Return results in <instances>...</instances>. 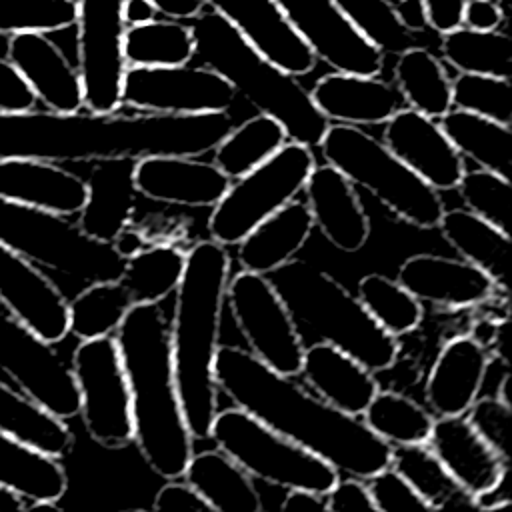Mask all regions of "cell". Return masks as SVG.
<instances>
[{"instance_id": "obj_20", "label": "cell", "mask_w": 512, "mask_h": 512, "mask_svg": "<svg viewBox=\"0 0 512 512\" xmlns=\"http://www.w3.org/2000/svg\"><path fill=\"white\" fill-rule=\"evenodd\" d=\"M230 178L196 156H148L134 162L136 192L164 204L212 208L228 190Z\"/></svg>"}, {"instance_id": "obj_3", "label": "cell", "mask_w": 512, "mask_h": 512, "mask_svg": "<svg viewBox=\"0 0 512 512\" xmlns=\"http://www.w3.org/2000/svg\"><path fill=\"white\" fill-rule=\"evenodd\" d=\"M228 278L230 254L226 246L200 240L186 252L170 320V348L184 420L194 440L210 436L218 412L214 360L220 346Z\"/></svg>"}, {"instance_id": "obj_49", "label": "cell", "mask_w": 512, "mask_h": 512, "mask_svg": "<svg viewBox=\"0 0 512 512\" xmlns=\"http://www.w3.org/2000/svg\"><path fill=\"white\" fill-rule=\"evenodd\" d=\"M464 414L468 422L476 428V432L492 448H496L504 458L510 460L508 444H510L512 406L498 400L496 396H478Z\"/></svg>"}, {"instance_id": "obj_48", "label": "cell", "mask_w": 512, "mask_h": 512, "mask_svg": "<svg viewBox=\"0 0 512 512\" xmlns=\"http://www.w3.org/2000/svg\"><path fill=\"white\" fill-rule=\"evenodd\" d=\"M76 22V0H0V34L58 32Z\"/></svg>"}, {"instance_id": "obj_16", "label": "cell", "mask_w": 512, "mask_h": 512, "mask_svg": "<svg viewBox=\"0 0 512 512\" xmlns=\"http://www.w3.org/2000/svg\"><path fill=\"white\" fill-rule=\"evenodd\" d=\"M0 306L50 344L70 334L68 298L58 284L4 244H0Z\"/></svg>"}, {"instance_id": "obj_42", "label": "cell", "mask_w": 512, "mask_h": 512, "mask_svg": "<svg viewBox=\"0 0 512 512\" xmlns=\"http://www.w3.org/2000/svg\"><path fill=\"white\" fill-rule=\"evenodd\" d=\"M132 306L134 302L120 278L90 282L68 300V332L78 340L110 336Z\"/></svg>"}, {"instance_id": "obj_26", "label": "cell", "mask_w": 512, "mask_h": 512, "mask_svg": "<svg viewBox=\"0 0 512 512\" xmlns=\"http://www.w3.org/2000/svg\"><path fill=\"white\" fill-rule=\"evenodd\" d=\"M132 158H102L92 160L86 178V200L78 212V226L88 236L110 242L130 224L136 186Z\"/></svg>"}, {"instance_id": "obj_53", "label": "cell", "mask_w": 512, "mask_h": 512, "mask_svg": "<svg viewBox=\"0 0 512 512\" xmlns=\"http://www.w3.org/2000/svg\"><path fill=\"white\" fill-rule=\"evenodd\" d=\"M152 508L156 512H212L206 500L186 480L178 482V478L156 492Z\"/></svg>"}, {"instance_id": "obj_30", "label": "cell", "mask_w": 512, "mask_h": 512, "mask_svg": "<svg viewBox=\"0 0 512 512\" xmlns=\"http://www.w3.org/2000/svg\"><path fill=\"white\" fill-rule=\"evenodd\" d=\"M314 228L308 206L302 200H290L274 214L256 224L236 246V258L242 270L268 274L296 258Z\"/></svg>"}, {"instance_id": "obj_23", "label": "cell", "mask_w": 512, "mask_h": 512, "mask_svg": "<svg viewBox=\"0 0 512 512\" xmlns=\"http://www.w3.org/2000/svg\"><path fill=\"white\" fill-rule=\"evenodd\" d=\"M314 226L342 252H358L370 236V218L356 186L328 162L314 166L304 190Z\"/></svg>"}, {"instance_id": "obj_39", "label": "cell", "mask_w": 512, "mask_h": 512, "mask_svg": "<svg viewBox=\"0 0 512 512\" xmlns=\"http://www.w3.org/2000/svg\"><path fill=\"white\" fill-rule=\"evenodd\" d=\"M440 36L442 56L458 72L510 78L512 42L506 32L474 30L460 24Z\"/></svg>"}, {"instance_id": "obj_60", "label": "cell", "mask_w": 512, "mask_h": 512, "mask_svg": "<svg viewBox=\"0 0 512 512\" xmlns=\"http://www.w3.org/2000/svg\"><path fill=\"white\" fill-rule=\"evenodd\" d=\"M112 246H114V250L126 260V258H130V256H134L136 252H140L142 248H146V246H148V240H146V236H144L142 230H136V228H132V226L128 224V226H124V228L116 234V238L112 240Z\"/></svg>"}, {"instance_id": "obj_33", "label": "cell", "mask_w": 512, "mask_h": 512, "mask_svg": "<svg viewBox=\"0 0 512 512\" xmlns=\"http://www.w3.org/2000/svg\"><path fill=\"white\" fill-rule=\"evenodd\" d=\"M0 484L32 504L58 502L68 476L58 458L0 432Z\"/></svg>"}, {"instance_id": "obj_7", "label": "cell", "mask_w": 512, "mask_h": 512, "mask_svg": "<svg viewBox=\"0 0 512 512\" xmlns=\"http://www.w3.org/2000/svg\"><path fill=\"white\" fill-rule=\"evenodd\" d=\"M0 244L84 284L118 280L126 262L110 242L88 236L68 216L6 200H0Z\"/></svg>"}, {"instance_id": "obj_2", "label": "cell", "mask_w": 512, "mask_h": 512, "mask_svg": "<svg viewBox=\"0 0 512 512\" xmlns=\"http://www.w3.org/2000/svg\"><path fill=\"white\" fill-rule=\"evenodd\" d=\"M132 396L134 442L162 478H182L194 438L186 426L170 348V320L160 302L134 304L114 332Z\"/></svg>"}, {"instance_id": "obj_38", "label": "cell", "mask_w": 512, "mask_h": 512, "mask_svg": "<svg viewBox=\"0 0 512 512\" xmlns=\"http://www.w3.org/2000/svg\"><path fill=\"white\" fill-rule=\"evenodd\" d=\"M286 142L284 126L276 118L258 112L232 126L220 138L214 146V164L230 180H236L278 152Z\"/></svg>"}, {"instance_id": "obj_18", "label": "cell", "mask_w": 512, "mask_h": 512, "mask_svg": "<svg viewBox=\"0 0 512 512\" xmlns=\"http://www.w3.org/2000/svg\"><path fill=\"white\" fill-rule=\"evenodd\" d=\"M204 4L284 72L304 76L314 70V52L286 20L276 0H204Z\"/></svg>"}, {"instance_id": "obj_12", "label": "cell", "mask_w": 512, "mask_h": 512, "mask_svg": "<svg viewBox=\"0 0 512 512\" xmlns=\"http://www.w3.org/2000/svg\"><path fill=\"white\" fill-rule=\"evenodd\" d=\"M124 0H76L78 74L84 108L92 114H112L122 106L124 60Z\"/></svg>"}, {"instance_id": "obj_24", "label": "cell", "mask_w": 512, "mask_h": 512, "mask_svg": "<svg viewBox=\"0 0 512 512\" xmlns=\"http://www.w3.org/2000/svg\"><path fill=\"white\" fill-rule=\"evenodd\" d=\"M312 104L328 122L338 124H384L406 102L396 84L376 76L330 72L316 80L310 90Z\"/></svg>"}, {"instance_id": "obj_54", "label": "cell", "mask_w": 512, "mask_h": 512, "mask_svg": "<svg viewBox=\"0 0 512 512\" xmlns=\"http://www.w3.org/2000/svg\"><path fill=\"white\" fill-rule=\"evenodd\" d=\"M506 22L498 0H466L462 10V24L474 30H496Z\"/></svg>"}, {"instance_id": "obj_34", "label": "cell", "mask_w": 512, "mask_h": 512, "mask_svg": "<svg viewBox=\"0 0 512 512\" xmlns=\"http://www.w3.org/2000/svg\"><path fill=\"white\" fill-rule=\"evenodd\" d=\"M0 432L40 452L62 458L74 446L66 420L58 418L24 392L0 380Z\"/></svg>"}, {"instance_id": "obj_46", "label": "cell", "mask_w": 512, "mask_h": 512, "mask_svg": "<svg viewBox=\"0 0 512 512\" xmlns=\"http://www.w3.org/2000/svg\"><path fill=\"white\" fill-rule=\"evenodd\" d=\"M452 108L468 110L500 124H512L510 78L460 72L452 80Z\"/></svg>"}, {"instance_id": "obj_56", "label": "cell", "mask_w": 512, "mask_h": 512, "mask_svg": "<svg viewBox=\"0 0 512 512\" xmlns=\"http://www.w3.org/2000/svg\"><path fill=\"white\" fill-rule=\"evenodd\" d=\"M512 502V492H510V468L486 490L478 492L474 496V508L484 510V512H494L508 508Z\"/></svg>"}, {"instance_id": "obj_4", "label": "cell", "mask_w": 512, "mask_h": 512, "mask_svg": "<svg viewBox=\"0 0 512 512\" xmlns=\"http://www.w3.org/2000/svg\"><path fill=\"white\" fill-rule=\"evenodd\" d=\"M194 58L218 72L256 112L276 118L288 140L318 146L328 120L312 104L310 92L268 58L214 10L200 12L190 20Z\"/></svg>"}, {"instance_id": "obj_58", "label": "cell", "mask_w": 512, "mask_h": 512, "mask_svg": "<svg viewBox=\"0 0 512 512\" xmlns=\"http://www.w3.org/2000/svg\"><path fill=\"white\" fill-rule=\"evenodd\" d=\"M394 10L400 18V22L414 30V32H426L432 30L426 18V10H424V2L422 0H396Z\"/></svg>"}, {"instance_id": "obj_27", "label": "cell", "mask_w": 512, "mask_h": 512, "mask_svg": "<svg viewBox=\"0 0 512 512\" xmlns=\"http://www.w3.org/2000/svg\"><path fill=\"white\" fill-rule=\"evenodd\" d=\"M298 376L330 406L352 416H360L380 388L372 370L326 342L304 348Z\"/></svg>"}, {"instance_id": "obj_22", "label": "cell", "mask_w": 512, "mask_h": 512, "mask_svg": "<svg viewBox=\"0 0 512 512\" xmlns=\"http://www.w3.org/2000/svg\"><path fill=\"white\" fill-rule=\"evenodd\" d=\"M0 200L74 216L86 200V180L36 156L0 158Z\"/></svg>"}, {"instance_id": "obj_14", "label": "cell", "mask_w": 512, "mask_h": 512, "mask_svg": "<svg viewBox=\"0 0 512 512\" xmlns=\"http://www.w3.org/2000/svg\"><path fill=\"white\" fill-rule=\"evenodd\" d=\"M234 88L208 66H128L122 104L152 114L228 112Z\"/></svg>"}, {"instance_id": "obj_50", "label": "cell", "mask_w": 512, "mask_h": 512, "mask_svg": "<svg viewBox=\"0 0 512 512\" xmlns=\"http://www.w3.org/2000/svg\"><path fill=\"white\" fill-rule=\"evenodd\" d=\"M366 486L376 512L430 510L428 504L418 496V492L390 466L368 476Z\"/></svg>"}, {"instance_id": "obj_62", "label": "cell", "mask_w": 512, "mask_h": 512, "mask_svg": "<svg viewBox=\"0 0 512 512\" xmlns=\"http://www.w3.org/2000/svg\"><path fill=\"white\" fill-rule=\"evenodd\" d=\"M122 14H124L126 26H130V24H142V22L154 20L156 8L152 6L150 0H124Z\"/></svg>"}, {"instance_id": "obj_6", "label": "cell", "mask_w": 512, "mask_h": 512, "mask_svg": "<svg viewBox=\"0 0 512 512\" xmlns=\"http://www.w3.org/2000/svg\"><path fill=\"white\" fill-rule=\"evenodd\" d=\"M318 148L324 160L354 186L368 190L410 226L430 230L446 210L436 188L426 184L384 142L354 124H328Z\"/></svg>"}, {"instance_id": "obj_55", "label": "cell", "mask_w": 512, "mask_h": 512, "mask_svg": "<svg viewBox=\"0 0 512 512\" xmlns=\"http://www.w3.org/2000/svg\"><path fill=\"white\" fill-rule=\"evenodd\" d=\"M426 18L432 30L444 34L462 24V10L466 0H422Z\"/></svg>"}, {"instance_id": "obj_29", "label": "cell", "mask_w": 512, "mask_h": 512, "mask_svg": "<svg viewBox=\"0 0 512 512\" xmlns=\"http://www.w3.org/2000/svg\"><path fill=\"white\" fill-rule=\"evenodd\" d=\"M80 112H0V158L36 156L54 162H82Z\"/></svg>"}, {"instance_id": "obj_57", "label": "cell", "mask_w": 512, "mask_h": 512, "mask_svg": "<svg viewBox=\"0 0 512 512\" xmlns=\"http://www.w3.org/2000/svg\"><path fill=\"white\" fill-rule=\"evenodd\" d=\"M282 512H326V498L324 494L304 490V488H290L280 504Z\"/></svg>"}, {"instance_id": "obj_19", "label": "cell", "mask_w": 512, "mask_h": 512, "mask_svg": "<svg viewBox=\"0 0 512 512\" xmlns=\"http://www.w3.org/2000/svg\"><path fill=\"white\" fill-rule=\"evenodd\" d=\"M6 58L48 112L74 114L84 108L78 68L44 32L12 34Z\"/></svg>"}, {"instance_id": "obj_63", "label": "cell", "mask_w": 512, "mask_h": 512, "mask_svg": "<svg viewBox=\"0 0 512 512\" xmlns=\"http://www.w3.org/2000/svg\"><path fill=\"white\" fill-rule=\"evenodd\" d=\"M22 510H28L26 500L18 492L0 484V512H22Z\"/></svg>"}, {"instance_id": "obj_47", "label": "cell", "mask_w": 512, "mask_h": 512, "mask_svg": "<svg viewBox=\"0 0 512 512\" xmlns=\"http://www.w3.org/2000/svg\"><path fill=\"white\" fill-rule=\"evenodd\" d=\"M466 210L488 220L502 232L510 234V212H512V186L510 180L496 172L478 168L462 174L458 186Z\"/></svg>"}, {"instance_id": "obj_17", "label": "cell", "mask_w": 512, "mask_h": 512, "mask_svg": "<svg viewBox=\"0 0 512 512\" xmlns=\"http://www.w3.org/2000/svg\"><path fill=\"white\" fill-rule=\"evenodd\" d=\"M382 142L438 192L454 190L466 172L462 154L440 124L408 106L384 122Z\"/></svg>"}, {"instance_id": "obj_11", "label": "cell", "mask_w": 512, "mask_h": 512, "mask_svg": "<svg viewBox=\"0 0 512 512\" xmlns=\"http://www.w3.org/2000/svg\"><path fill=\"white\" fill-rule=\"evenodd\" d=\"M226 304L250 354L280 374H300L306 346L268 276L242 270L228 278Z\"/></svg>"}, {"instance_id": "obj_15", "label": "cell", "mask_w": 512, "mask_h": 512, "mask_svg": "<svg viewBox=\"0 0 512 512\" xmlns=\"http://www.w3.org/2000/svg\"><path fill=\"white\" fill-rule=\"evenodd\" d=\"M298 36L336 72L378 76L384 56L346 20L334 0H276Z\"/></svg>"}, {"instance_id": "obj_9", "label": "cell", "mask_w": 512, "mask_h": 512, "mask_svg": "<svg viewBox=\"0 0 512 512\" xmlns=\"http://www.w3.org/2000/svg\"><path fill=\"white\" fill-rule=\"evenodd\" d=\"M316 166L312 148L288 140L262 164L230 182L208 218L210 238L236 246L256 224L294 200Z\"/></svg>"}, {"instance_id": "obj_36", "label": "cell", "mask_w": 512, "mask_h": 512, "mask_svg": "<svg viewBox=\"0 0 512 512\" xmlns=\"http://www.w3.org/2000/svg\"><path fill=\"white\" fill-rule=\"evenodd\" d=\"M388 466L418 492L430 510L474 508V496L450 476L426 442L390 446Z\"/></svg>"}, {"instance_id": "obj_40", "label": "cell", "mask_w": 512, "mask_h": 512, "mask_svg": "<svg viewBox=\"0 0 512 512\" xmlns=\"http://www.w3.org/2000/svg\"><path fill=\"white\" fill-rule=\"evenodd\" d=\"M186 266V252L174 244H152L126 258L120 282L134 304H154L176 292Z\"/></svg>"}, {"instance_id": "obj_13", "label": "cell", "mask_w": 512, "mask_h": 512, "mask_svg": "<svg viewBox=\"0 0 512 512\" xmlns=\"http://www.w3.org/2000/svg\"><path fill=\"white\" fill-rule=\"evenodd\" d=\"M0 370L20 392L62 420L80 412V396L72 368L30 328L0 306Z\"/></svg>"}, {"instance_id": "obj_44", "label": "cell", "mask_w": 512, "mask_h": 512, "mask_svg": "<svg viewBox=\"0 0 512 512\" xmlns=\"http://www.w3.org/2000/svg\"><path fill=\"white\" fill-rule=\"evenodd\" d=\"M362 422L384 442L420 444L428 442L434 416L428 408L396 390H380L360 414Z\"/></svg>"}, {"instance_id": "obj_31", "label": "cell", "mask_w": 512, "mask_h": 512, "mask_svg": "<svg viewBox=\"0 0 512 512\" xmlns=\"http://www.w3.org/2000/svg\"><path fill=\"white\" fill-rule=\"evenodd\" d=\"M454 252L486 272L498 290H510V234L466 208L444 210L438 226Z\"/></svg>"}, {"instance_id": "obj_8", "label": "cell", "mask_w": 512, "mask_h": 512, "mask_svg": "<svg viewBox=\"0 0 512 512\" xmlns=\"http://www.w3.org/2000/svg\"><path fill=\"white\" fill-rule=\"evenodd\" d=\"M208 438L252 478L266 484L326 494L340 478L332 464L238 406L216 412Z\"/></svg>"}, {"instance_id": "obj_59", "label": "cell", "mask_w": 512, "mask_h": 512, "mask_svg": "<svg viewBox=\"0 0 512 512\" xmlns=\"http://www.w3.org/2000/svg\"><path fill=\"white\" fill-rule=\"evenodd\" d=\"M156 12L166 14L174 20H192L206 6L204 0H150Z\"/></svg>"}, {"instance_id": "obj_37", "label": "cell", "mask_w": 512, "mask_h": 512, "mask_svg": "<svg viewBox=\"0 0 512 512\" xmlns=\"http://www.w3.org/2000/svg\"><path fill=\"white\" fill-rule=\"evenodd\" d=\"M394 84L408 108L438 120L452 108V80L442 62L424 46L398 54Z\"/></svg>"}, {"instance_id": "obj_1", "label": "cell", "mask_w": 512, "mask_h": 512, "mask_svg": "<svg viewBox=\"0 0 512 512\" xmlns=\"http://www.w3.org/2000/svg\"><path fill=\"white\" fill-rule=\"evenodd\" d=\"M214 380L234 406L314 452L338 474L366 480L390 464V444L360 416L330 406L294 376L272 370L240 346H218Z\"/></svg>"}, {"instance_id": "obj_35", "label": "cell", "mask_w": 512, "mask_h": 512, "mask_svg": "<svg viewBox=\"0 0 512 512\" xmlns=\"http://www.w3.org/2000/svg\"><path fill=\"white\" fill-rule=\"evenodd\" d=\"M440 128L450 138L454 148L478 164V168L500 174L510 180L512 176V130L486 116L450 108L438 118Z\"/></svg>"}, {"instance_id": "obj_45", "label": "cell", "mask_w": 512, "mask_h": 512, "mask_svg": "<svg viewBox=\"0 0 512 512\" xmlns=\"http://www.w3.org/2000/svg\"><path fill=\"white\" fill-rule=\"evenodd\" d=\"M358 300L374 322L392 336L414 332L424 316L422 302L412 296L398 280L384 274H366L358 282Z\"/></svg>"}, {"instance_id": "obj_21", "label": "cell", "mask_w": 512, "mask_h": 512, "mask_svg": "<svg viewBox=\"0 0 512 512\" xmlns=\"http://www.w3.org/2000/svg\"><path fill=\"white\" fill-rule=\"evenodd\" d=\"M420 302L440 308H470L490 300L498 288L480 268L462 258L414 254L398 268L396 278Z\"/></svg>"}, {"instance_id": "obj_5", "label": "cell", "mask_w": 512, "mask_h": 512, "mask_svg": "<svg viewBox=\"0 0 512 512\" xmlns=\"http://www.w3.org/2000/svg\"><path fill=\"white\" fill-rule=\"evenodd\" d=\"M282 296L304 346L326 342L372 372L394 366L398 338L380 328L358 296L308 260L292 258L266 274Z\"/></svg>"}, {"instance_id": "obj_51", "label": "cell", "mask_w": 512, "mask_h": 512, "mask_svg": "<svg viewBox=\"0 0 512 512\" xmlns=\"http://www.w3.org/2000/svg\"><path fill=\"white\" fill-rule=\"evenodd\" d=\"M324 498L326 512H376L366 480L356 476L338 478Z\"/></svg>"}, {"instance_id": "obj_25", "label": "cell", "mask_w": 512, "mask_h": 512, "mask_svg": "<svg viewBox=\"0 0 512 512\" xmlns=\"http://www.w3.org/2000/svg\"><path fill=\"white\" fill-rule=\"evenodd\" d=\"M426 444L472 496L492 486L510 468V460L476 432L466 414L436 416Z\"/></svg>"}, {"instance_id": "obj_43", "label": "cell", "mask_w": 512, "mask_h": 512, "mask_svg": "<svg viewBox=\"0 0 512 512\" xmlns=\"http://www.w3.org/2000/svg\"><path fill=\"white\" fill-rule=\"evenodd\" d=\"M194 58V38L180 20H148L124 32L126 66H178Z\"/></svg>"}, {"instance_id": "obj_41", "label": "cell", "mask_w": 512, "mask_h": 512, "mask_svg": "<svg viewBox=\"0 0 512 512\" xmlns=\"http://www.w3.org/2000/svg\"><path fill=\"white\" fill-rule=\"evenodd\" d=\"M346 20L382 54L398 56L408 48L428 46L436 30L414 32L406 28L390 0H334Z\"/></svg>"}, {"instance_id": "obj_32", "label": "cell", "mask_w": 512, "mask_h": 512, "mask_svg": "<svg viewBox=\"0 0 512 512\" xmlns=\"http://www.w3.org/2000/svg\"><path fill=\"white\" fill-rule=\"evenodd\" d=\"M182 478L212 512H260L264 508L254 478L218 448L192 452Z\"/></svg>"}, {"instance_id": "obj_10", "label": "cell", "mask_w": 512, "mask_h": 512, "mask_svg": "<svg viewBox=\"0 0 512 512\" xmlns=\"http://www.w3.org/2000/svg\"><path fill=\"white\" fill-rule=\"evenodd\" d=\"M72 374L86 432L104 448L134 440L132 396L114 334L80 340L72 354Z\"/></svg>"}, {"instance_id": "obj_28", "label": "cell", "mask_w": 512, "mask_h": 512, "mask_svg": "<svg viewBox=\"0 0 512 512\" xmlns=\"http://www.w3.org/2000/svg\"><path fill=\"white\" fill-rule=\"evenodd\" d=\"M488 350L468 334L448 340L426 378L424 400L434 416L464 414L478 398Z\"/></svg>"}, {"instance_id": "obj_61", "label": "cell", "mask_w": 512, "mask_h": 512, "mask_svg": "<svg viewBox=\"0 0 512 512\" xmlns=\"http://www.w3.org/2000/svg\"><path fill=\"white\" fill-rule=\"evenodd\" d=\"M504 318H478L472 322L470 330H468V336L480 344L482 348H486L488 352L494 348L496 344V338H498V330H500V324H502Z\"/></svg>"}, {"instance_id": "obj_52", "label": "cell", "mask_w": 512, "mask_h": 512, "mask_svg": "<svg viewBox=\"0 0 512 512\" xmlns=\"http://www.w3.org/2000/svg\"><path fill=\"white\" fill-rule=\"evenodd\" d=\"M36 102L34 92L28 88L16 68L8 62V58L0 56V112H30L34 110Z\"/></svg>"}]
</instances>
